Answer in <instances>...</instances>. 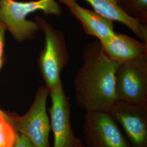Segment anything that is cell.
I'll return each instance as SVG.
<instances>
[{
  "instance_id": "obj_1",
  "label": "cell",
  "mask_w": 147,
  "mask_h": 147,
  "mask_svg": "<svg viewBox=\"0 0 147 147\" xmlns=\"http://www.w3.org/2000/svg\"><path fill=\"white\" fill-rule=\"evenodd\" d=\"M74 81L75 101L87 111L109 112L117 101L115 76L118 64L104 52L99 40L87 44Z\"/></svg>"
},
{
  "instance_id": "obj_2",
  "label": "cell",
  "mask_w": 147,
  "mask_h": 147,
  "mask_svg": "<svg viewBox=\"0 0 147 147\" xmlns=\"http://www.w3.org/2000/svg\"><path fill=\"white\" fill-rule=\"evenodd\" d=\"M42 11L45 15L59 16L62 13L57 0H36L19 2L1 0L0 22L19 42L33 39L39 30L36 22L28 20L27 16L33 12Z\"/></svg>"
},
{
  "instance_id": "obj_3",
  "label": "cell",
  "mask_w": 147,
  "mask_h": 147,
  "mask_svg": "<svg viewBox=\"0 0 147 147\" xmlns=\"http://www.w3.org/2000/svg\"><path fill=\"white\" fill-rule=\"evenodd\" d=\"M36 22L45 34L44 48L40 53L39 67L46 87L50 92L62 81L61 74L68 64L69 53L63 32L37 16Z\"/></svg>"
},
{
  "instance_id": "obj_4",
  "label": "cell",
  "mask_w": 147,
  "mask_h": 147,
  "mask_svg": "<svg viewBox=\"0 0 147 147\" xmlns=\"http://www.w3.org/2000/svg\"><path fill=\"white\" fill-rule=\"evenodd\" d=\"M115 91L117 101L147 103V53L118 65Z\"/></svg>"
},
{
  "instance_id": "obj_5",
  "label": "cell",
  "mask_w": 147,
  "mask_h": 147,
  "mask_svg": "<svg viewBox=\"0 0 147 147\" xmlns=\"http://www.w3.org/2000/svg\"><path fill=\"white\" fill-rule=\"evenodd\" d=\"M49 95L47 88L40 86L29 110L22 116L14 118L16 131L26 137L34 147H50L51 125L47 111Z\"/></svg>"
},
{
  "instance_id": "obj_6",
  "label": "cell",
  "mask_w": 147,
  "mask_h": 147,
  "mask_svg": "<svg viewBox=\"0 0 147 147\" xmlns=\"http://www.w3.org/2000/svg\"><path fill=\"white\" fill-rule=\"evenodd\" d=\"M82 132L85 147H132L107 112H86Z\"/></svg>"
},
{
  "instance_id": "obj_7",
  "label": "cell",
  "mask_w": 147,
  "mask_h": 147,
  "mask_svg": "<svg viewBox=\"0 0 147 147\" xmlns=\"http://www.w3.org/2000/svg\"><path fill=\"white\" fill-rule=\"evenodd\" d=\"M107 112L122 126L132 147H147V103L117 101Z\"/></svg>"
},
{
  "instance_id": "obj_8",
  "label": "cell",
  "mask_w": 147,
  "mask_h": 147,
  "mask_svg": "<svg viewBox=\"0 0 147 147\" xmlns=\"http://www.w3.org/2000/svg\"><path fill=\"white\" fill-rule=\"evenodd\" d=\"M51 106L49 109L51 118V129L54 135L53 147H74L77 137L71 122V104L61 81L49 92Z\"/></svg>"
},
{
  "instance_id": "obj_9",
  "label": "cell",
  "mask_w": 147,
  "mask_h": 147,
  "mask_svg": "<svg viewBox=\"0 0 147 147\" xmlns=\"http://www.w3.org/2000/svg\"><path fill=\"white\" fill-rule=\"evenodd\" d=\"M59 1L68 7L70 12L81 23L87 35L95 37L101 42L112 37L116 32L113 21L94 11L83 8L76 2V0Z\"/></svg>"
},
{
  "instance_id": "obj_10",
  "label": "cell",
  "mask_w": 147,
  "mask_h": 147,
  "mask_svg": "<svg viewBox=\"0 0 147 147\" xmlns=\"http://www.w3.org/2000/svg\"><path fill=\"white\" fill-rule=\"evenodd\" d=\"M100 42L108 57L118 64L147 53V43L118 32Z\"/></svg>"
},
{
  "instance_id": "obj_11",
  "label": "cell",
  "mask_w": 147,
  "mask_h": 147,
  "mask_svg": "<svg viewBox=\"0 0 147 147\" xmlns=\"http://www.w3.org/2000/svg\"><path fill=\"white\" fill-rule=\"evenodd\" d=\"M94 11L112 21L121 22L125 25L138 38L147 43V25L142 24L127 15L118 5L117 0H85Z\"/></svg>"
},
{
  "instance_id": "obj_12",
  "label": "cell",
  "mask_w": 147,
  "mask_h": 147,
  "mask_svg": "<svg viewBox=\"0 0 147 147\" xmlns=\"http://www.w3.org/2000/svg\"><path fill=\"white\" fill-rule=\"evenodd\" d=\"M126 14L147 25V0H117Z\"/></svg>"
},
{
  "instance_id": "obj_13",
  "label": "cell",
  "mask_w": 147,
  "mask_h": 147,
  "mask_svg": "<svg viewBox=\"0 0 147 147\" xmlns=\"http://www.w3.org/2000/svg\"><path fill=\"white\" fill-rule=\"evenodd\" d=\"M17 132L5 113L0 109V147H13Z\"/></svg>"
},
{
  "instance_id": "obj_14",
  "label": "cell",
  "mask_w": 147,
  "mask_h": 147,
  "mask_svg": "<svg viewBox=\"0 0 147 147\" xmlns=\"http://www.w3.org/2000/svg\"><path fill=\"white\" fill-rule=\"evenodd\" d=\"M5 30V26L0 22V69L3 64Z\"/></svg>"
},
{
  "instance_id": "obj_15",
  "label": "cell",
  "mask_w": 147,
  "mask_h": 147,
  "mask_svg": "<svg viewBox=\"0 0 147 147\" xmlns=\"http://www.w3.org/2000/svg\"><path fill=\"white\" fill-rule=\"evenodd\" d=\"M13 147H34V146L26 137L17 134L16 142Z\"/></svg>"
},
{
  "instance_id": "obj_16",
  "label": "cell",
  "mask_w": 147,
  "mask_h": 147,
  "mask_svg": "<svg viewBox=\"0 0 147 147\" xmlns=\"http://www.w3.org/2000/svg\"><path fill=\"white\" fill-rule=\"evenodd\" d=\"M74 147H85V146H84V144L82 143L81 140H80L78 138H77Z\"/></svg>"
},
{
  "instance_id": "obj_17",
  "label": "cell",
  "mask_w": 147,
  "mask_h": 147,
  "mask_svg": "<svg viewBox=\"0 0 147 147\" xmlns=\"http://www.w3.org/2000/svg\"><path fill=\"white\" fill-rule=\"evenodd\" d=\"M0 1H1V0H0Z\"/></svg>"
}]
</instances>
